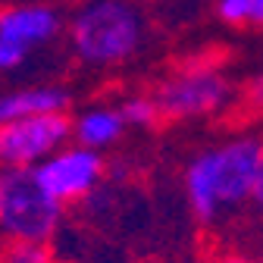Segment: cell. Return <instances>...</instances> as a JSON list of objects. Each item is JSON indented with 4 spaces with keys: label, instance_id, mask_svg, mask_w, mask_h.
Masks as SVG:
<instances>
[{
    "label": "cell",
    "instance_id": "obj_13",
    "mask_svg": "<svg viewBox=\"0 0 263 263\" xmlns=\"http://www.w3.org/2000/svg\"><path fill=\"white\" fill-rule=\"evenodd\" d=\"M222 263H257V260H248V257H226Z\"/></svg>",
    "mask_w": 263,
    "mask_h": 263
},
{
    "label": "cell",
    "instance_id": "obj_14",
    "mask_svg": "<svg viewBox=\"0 0 263 263\" xmlns=\"http://www.w3.org/2000/svg\"><path fill=\"white\" fill-rule=\"evenodd\" d=\"M53 4H57V0H53Z\"/></svg>",
    "mask_w": 263,
    "mask_h": 263
},
{
    "label": "cell",
    "instance_id": "obj_5",
    "mask_svg": "<svg viewBox=\"0 0 263 263\" xmlns=\"http://www.w3.org/2000/svg\"><path fill=\"white\" fill-rule=\"evenodd\" d=\"M232 82L213 66H185L166 76L151 94L160 119H197L213 116L232 101Z\"/></svg>",
    "mask_w": 263,
    "mask_h": 263
},
{
    "label": "cell",
    "instance_id": "obj_6",
    "mask_svg": "<svg viewBox=\"0 0 263 263\" xmlns=\"http://www.w3.org/2000/svg\"><path fill=\"white\" fill-rule=\"evenodd\" d=\"M31 176L41 185V191L57 201L60 207L79 204L85 197H91L101 188L107 176V160L104 154L88 151L82 144H63L50 157H44L38 166H31Z\"/></svg>",
    "mask_w": 263,
    "mask_h": 263
},
{
    "label": "cell",
    "instance_id": "obj_11",
    "mask_svg": "<svg viewBox=\"0 0 263 263\" xmlns=\"http://www.w3.org/2000/svg\"><path fill=\"white\" fill-rule=\"evenodd\" d=\"M116 110H119L125 128H154L160 122V110H157L151 94H132V97H125Z\"/></svg>",
    "mask_w": 263,
    "mask_h": 263
},
{
    "label": "cell",
    "instance_id": "obj_10",
    "mask_svg": "<svg viewBox=\"0 0 263 263\" xmlns=\"http://www.w3.org/2000/svg\"><path fill=\"white\" fill-rule=\"evenodd\" d=\"M216 16L232 28H257L263 22V0H216Z\"/></svg>",
    "mask_w": 263,
    "mask_h": 263
},
{
    "label": "cell",
    "instance_id": "obj_12",
    "mask_svg": "<svg viewBox=\"0 0 263 263\" xmlns=\"http://www.w3.org/2000/svg\"><path fill=\"white\" fill-rule=\"evenodd\" d=\"M0 263H60L50 245H31V241H10Z\"/></svg>",
    "mask_w": 263,
    "mask_h": 263
},
{
    "label": "cell",
    "instance_id": "obj_4",
    "mask_svg": "<svg viewBox=\"0 0 263 263\" xmlns=\"http://www.w3.org/2000/svg\"><path fill=\"white\" fill-rule=\"evenodd\" d=\"M63 31V13L53 0H10L0 7V76H16L41 47Z\"/></svg>",
    "mask_w": 263,
    "mask_h": 263
},
{
    "label": "cell",
    "instance_id": "obj_2",
    "mask_svg": "<svg viewBox=\"0 0 263 263\" xmlns=\"http://www.w3.org/2000/svg\"><path fill=\"white\" fill-rule=\"evenodd\" d=\"M147 41V19L135 0H82L69 16V47L94 69L135 60Z\"/></svg>",
    "mask_w": 263,
    "mask_h": 263
},
{
    "label": "cell",
    "instance_id": "obj_9",
    "mask_svg": "<svg viewBox=\"0 0 263 263\" xmlns=\"http://www.w3.org/2000/svg\"><path fill=\"white\" fill-rule=\"evenodd\" d=\"M125 135V122L116 107H88L72 119V144L104 154L119 144Z\"/></svg>",
    "mask_w": 263,
    "mask_h": 263
},
{
    "label": "cell",
    "instance_id": "obj_7",
    "mask_svg": "<svg viewBox=\"0 0 263 263\" xmlns=\"http://www.w3.org/2000/svg\"><path fill=\"white\" fill-rule=\"evenodd\" d=\"M72 141L69 113H38L0 125V170H31Z\"/></svg>",
    "mask_w": 263,
    "mask_h": 263
},
{
    "label": "cell",
    "instance_id": "obj_3",
    "mask_svg": "<svg viewBox=\"0 0 263 263\" xmlns=\"http://www.w3.org/2000/svg\"><path fill=\"white\" fill-rule=\"evenodd\" d=\"M63 226V207L41 191L31 170H0V232L10 241L50 245Z\"/></svg>",
    "mask_w": 263,
    "mask_h": 263
},
{
    "label": "cell",
    "instance_id": "obj_1",
    "mask_svg": "<svg viewBox=\"0 0 263 263\" xmlns=\"http://www.w3.org/2000/svg\"><path fill=\"white\" fill-rule=\"evenodd\" d=\"M185 201L197 222L213 226L229 210L263 201V144L232 138L194 154L185 166Z\"/></svg>",
    "mask_w": 263,
    "mask_h": 263
},
{
    "label": "cell",
    "instance_id": "obj_8",
    "mask_svg": "<svg viewBox=\"0 0 263 263\" xmlns=\"http://www.w3.org/2000/svg\"><path fill=\"white\" fill-rule=\"evenodd\" d=\"M69 101H72L69 91L60 85H25L0 91V125L38 113H66Z\"/></svg>",
    "mask_w": 263,
    "mask_h": 263
}]
</instances>
